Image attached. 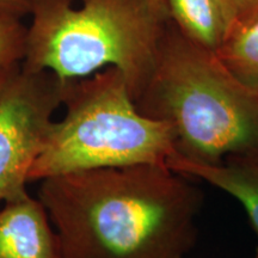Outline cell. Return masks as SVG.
<instances>
[{
	"instance_id": "cell-14",
	"label": "cell",
	"mask_w": 258,
	"mask_h": 258,
	"mask_svg": "<svg viewBox=\"0 0 258 258\" xmlns=\"http://www.w3.org/2000/svg\"><path fill=\"white\" fill-rule=\"evenodd\" d=\"M154 2H156L157 4H159L161 6H164V8H165V9H167L166 8V4H165V0H154Z\"/></svg>"
},
{
	"instance_id": "cell-8",
	"label": "cell",
	"mask_w": 258,
	"mask_h": 258,
	"mask_svg": "<svg viewBox=\"0 0 258 258\" xmlns=\"http://www.w3.org/2000/svg\"><path fill=\"white\" fill-rule=\"evenodd\" d=\"M171 22L198 46L217 53L226 38L218 0H165Z\"/></svg>"
},
{
	"instance_id": "cell-1",
	"label": "cell",
	"mask_w": 258,
	"mask_h": 258,
	"mask_svg": "<svg viewBox=\"0 0 258 258\" xmlns=\"http://www.w3.org/2000/svg\"><path fill=\"white\" fill-rule=\"evenodd\" d=\"M63 258H186L201 198L188 177L132 165L41 180Z\"/></svg>"
},
{
	"instance_id": "cell-10",
	"label": "cell",
	"mask_w": 258,
	"mask_h": 258,
	"mask_svg": "<svg viewBox=\"0 0 258 258\" xmlns=\"http://www.w3.org/2000/svg\"><path fill=\"white\" fill-rule=\"evenodd\" d=\"M28 28L21 18L0 14V67L22 63Z\"/></svg>"
},
{
	"instance_id": "cell-6",
	"label": "cell",
	"mask_w": 258,
	"mask_h": 258,
	"mask_svg": "<svg viewBox=\"0 0 258 258\" xmlns=\"http://www.w3.org/2000/svg\"><path fill=\"white\" fill-rule=\"evenodd\" d=\"M0 258H63L46 207L27 195L0 209Z\"/></svg>"
},
{
	"instance_id": "cell-9",
	"label": "cell",
	"mask_w": 258,
	"mask_h": 258,
	"mask_svg": "<svg viewBox=\"0 0 258 258\" xmlns=\"http://www.w3.org/2000/svg\"><path fill=\"white\" fill-rule=\"evenodd\" d=\"M215 54L238 79L258 90V18L227 36Z\"/></svg>"
},
{
	"instance_id": "cell-11",
	"label": "cell",
	"mask_w": 258,
	"mask_h": 258,
	"mask_svg": "<svg viewBox=\"0 0 258 258\" xmlns=\"http://www.w3.org/2000/svg\"><path fill=\"white\" fill-rule=\"evenodd\" d=\"M218 3L226 24V38L258 18V0H218Z\"/></svg>"
},
{
	"instance_id": "cell-7",
	"label": "cell",
	"mask_w": 258,
	"mask_h": 258,
	"mask_svg": "<svg viewBox=\"0 0 258 258\" xmlns=\"http://www.w3.org/2000/svg\"><path fill=\"white\" fill-rule=\"evenodd\" d=\"M167 167L188 178H196L221 189L240 203L257 237L258 258V151L235 154L219 163H202L173 153Z\"/></svg>"
},
{
	"instance_id": "cell-5",
	"label": "cell",
	"mask_w": 258,
	"mask_h": 258,
	"mask_svg": "<svg viewBox=\"0 0 258 258\" xmlns=\"http://www.w3.org/2000/svg\"><path fill=\"white\" fill-rule=\"evenodd\" d=\"M62 84L49 71L21 66L0 90V203L29 194V172L62 104Z\"/></svg>"
},
{
	"instance_id": "cell-3",
	"label": "cell",
	"mask_w": 258,
	"mask_h": 258,
	"mask_svg": "<svg viewBox=\"0 0 258 258\" xmlns=\"http://www.w3.org/2000/svg\"><path fill=\"white\" fill-rule=\"evenodd\" d=\"M30 0L22 69L49 71L61 80L115 67L134 102L156 66L171 18L154 0Z\"/></svg>"
},
{
	"instance_id": "cell-12",
	"label": "cell",
	"mask_w": 258,
	"mask_h": 258,
	"mask_svg": "<svg viewBox=\"0 0 258 258\" xmlns=\"http://www.w3.org/2000/svg\"><path fill=\"white\" fill-rule=\"evenodd\" d=\"M0 14L18 18L30 15V0H0Z\"/></svg>"
},
{
	"instance_id": "cell-2",
	"label": "cell",
	"mask_w": 258,
	"mask_h": 258,
	"mask_svg": "<svg viewBox=\"0 0 258 258\" xmlns=\"http://www.w3.org/2000/svg\"><path fill=\"white\" fill-rule=\"evenodd\" d=\"M166 122L180 156L202 163L258 151V90L238 79L218 55L188 40L170 21L153 73L135 101Z\"/></svg>"
},
{
	"instance_id": "cell-13",
	"label": "cell",
	"mask_w": 258,
	"mask_h": 258,
	"mask_svg": "<svg viewBox=\"0 0 258 258\" xmlns=\"http://www.w3.org/2000/svg\"><path fill=\"white\" fill-rule=\"evenodd\" d=\"M22 63L18 64H14V66H9V67H0V90H2L4 84L8 82L10 77L14 74L16 71L21 69Z\"/></svg>"
},
{
	"instance_id": "cell-4",
	"label": "cell",
	"mask_w": 258,
	"mask_h": 258,
	"mask_svg": "<svg viewBox=\"0 0 258 258\" xmlns=\"http://www.w3.org/2000/svg\"><path fill=\"white\" fill-rule=\"evenodd\" d=\"M62 82L66 112L62 120L51 122L29 183L80 171L167 166L177 151L172 129L138 110L120 71L108 67Z\"/></svg>"
}]
</instances>
